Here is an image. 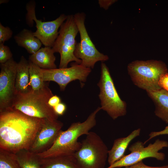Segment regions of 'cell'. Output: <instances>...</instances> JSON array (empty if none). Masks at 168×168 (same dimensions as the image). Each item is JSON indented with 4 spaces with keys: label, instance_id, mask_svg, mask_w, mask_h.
<instances>
[{
    "label": "cell",
    "instance_id": "6da1fadb",
    "mask_svg": "<svg viewBox=\"0 0 168 168\" xmlns=\"http://www.w3.org/2000/svg\"><path fill=\"white\" fill-rule=\"evenodd\" d=\"M43 119L12 109L0 112V148L15 154L29 150Z\"/></svg>",
    "mask_w": 168,
    "mask_h": 168
},
{
    "label": "cell",
    "instance_id": "7a4b0ae2",
    "mask_svg": "<svg viewBox=\"0 0 168 168\" xmlns=\"http://www.w3.org/2000/svg\"><path fill=\"white\" fill-rule=\"evenodd\" d=\"M101 110L98 107L84 121L73 123L65 131H62L52 146L47 151L36 154L41 158L73 155L79 149V137L87 135L96 125V115Z\"/></svg>",
    "mask_w": 168,
    "mask_h": 168
},
{
    "label": "cell",
    "instance_id": "3957f363",
    "mask_svg": "<svg viewBox=\"0 0 168 168\" xmlns=\"http://www.w3.org/2000/svg\"><path fill=\"white\" fill-rule=\"evenodd\" d=\"M53 95L49 84L38 90L31 89L26 93H17L12 109L32 117L57 120L58 115L48 103L49 99Z\"/></svg>",
    "mask_w": 168,
    "mask_h": 168
},
{
    "label": "cell",
    "instance_id": "277c9868",
    "mask_svg": "<svg viewBox=\"0 0 168 168\" xmlns=\"http://www.w3.org/2000/svg\"><path fill=\"white\" fill-rule=\"evenodd\" d=\"M127 70L133 84L146 91L161 89L158 83L160 77L168 71L164 63L155 60L133 61L128 64Z\"/></svg>",
    "mask_w": 168,
    "mask_h": 168
},
{
    "label": "cell",
    "instance_id": "5b68a950",
    "mask_svg": "<svg viewBox=\"0 0 168 168\" xmlns=\"http://www.w3.org/2000/svg\"><path fill=\"white\" fill-rule=\"evenodd\" d=\"M100 67V78L97 84L100 90V107L115 120L126 114V103L119 97L107 66L102 62Z\"/></svg>",
    "mask_w": 168,
    "mask_h": 168
},
{
    "label": "cell",
    "instance_id": "8992f818",
    "mask_svg": "<svg viewBox=\"0 0 168 168\" xmlns=\"http://www.w3.org/2000/svg\"><path fill=\"white\" fill-rule=\"evenodd\" d=\"M73 155L81 168H104L109 150L104 142L96 133L90 131Z\"/></svg>",
    "mask_w": 168,
    "mask_h": 168
},
{
    "label": "cell",
    "instance_id": "52a82bcc",
    "mask_svg": "<svg viewBox=\"0 0 168 168\" xmlns=\"http://www.w3.org/2000/svg\"><path fill=\"white\" fill-rule=\"evenodd\" d=\"M79 32L78 29L72 15H68L66 20L62 24L58 35L52 48L55 53L60 56L59 68H67L69 63L72 61L81 64L80 59L74 55L77 44L76 37Z\"/></svg>",
    "mask_w": 168,
    "mask_h": 168
},
{
    "label": "cell",
    "instance_id": "ba28073f",
    "mask_svg": "<svg viewBox=\"0 0 168 168\" xmlns=\"http://www.w3.org/2000/svg\"><path fill=\"white\" fill-rule=\"evenodd\" d=\"M73 16L80 37V42L77 43L76 46L74 55L81 60V64L82 66L93 69L96 63L107 61L109 57L100 52L91 41L85 26V13L78 12Z\"/></svg>",
    "mask_w": 168,
    "mask_h": 168
},
{
    "label": "cell",
    "instance_id": "9c48e42d",
    "mask_svg": "<svg viewBox=\"0 0 168 168\" xmlns=\"http://www.w3.org/2000/svg\"><path fill=\"white\" fill-rule=\"evenodd\" d=\"M35 2L34 0L29 2L26 6L27 13L26 16L27 24L33 26L34 21L36 24V30L33 32L34 35L39 39L44 47H52L58 34V29L66 20L68 16L61 14L52 21H43L36 17Z\"/></svg>",
    "mask_w": 168,
    "mask_h": 168
},
{
    "label": "cell",
    "instance_id": "30bf717a",
    "mask_svg": "<svg viewBox=\"0 0 168 168\" xmlns=\"http://www.w3.org/2000/svg\"><path fill=\"white\" fill-rule=\"evenodd\" d=\"M141 141H138L128 148L130 153L124 155L120 160L106 168H115L131 166L147 158H153L158 160L163 161L165 154L159 151L164 148L168 147V142L157 139L153 143L145 147Z\"/></svg>",
    "mask_w": 168,
    "mask_h": 168
},
{
    "label": "cell",
    "instance_id": "8fae6325",
    "mask_svg": "<svg viewBox=\"0 0 168 168\" xmlns=\"http://www.w3.org/2000/svg\"><path fill=\"white\" fill-rule=\"evenodd\" d=\"M91 71V69L75 62L69 68L41 69L43 81L45 82H56L59 85L61 91H64L68 84L73 81L78 80L82 84L85 82Z\"/></svg>",
    "mask_w": 168,
    "mask_h": 168
},
{
    "label": "cell",
    "instance_id": "7c38bea8",
    "mask_svg": "<svg viewBox=\"0 0 168 168\" xmlns=\"http://www.w3.org/2000/svg\"><path fill=\"white\" fill-rule=\"evenodd\" d=\"M17 64L13 58L4 63H0V112L12 109L16 94Z\"/></svg>",
    "mask_w": 168,
    "mask_h": 168
},
{
    "label": "cell",
    "instance_id": "4fadbf2b",
    "mask_svg": "<svg viewBox=\"0 0 168 168\" xmlns=\"http://www.w3.org/2000/svg\"><path fill=\"white\" fill-rule=\"evenodd\" d=\"M63 125L57 120L43 119L29 149L35 154L42 153L49 149L53 145Z\"/></svg>",
    "mask_w": 168,
    "mask_h": 168
},
{
    "label": "cell",
    "instance_id": "5bb4252c",
    "mask_svg": "<svg viewBox=\"0 0 168 168\" xmlns=\"http://www.w3.org/2000/svg\"><path fill=\"white\" fill-rule=\"evenodd\" d=\"M141 129L133 130L126 137L115 139L111 148L108 151L107 161L109 166L121 158L130 142L136 137L139 136Z\"/></svg>",
    "mask_w": 168,
    "mask_h": 168
},
{
    "label": "cell",
    "instance_id": "9a60e30c",
    "mask_svg": "<svg viewBox=\"0 0 168 168\" xmlns=\"http://www.w3.org/2000/svg\"><path fill=\"white\" fill-rule=\"evenodd\" d=\"M155 106V115L166 123H168V92L161 89L147 91Z\"/></svg>",
    "mask_w": 168,
    "mask_h": 168
},
{
    "label": "cell",
    "instance_id": "2e32d148",
    "mask_svg": "<svg viewBox=\"0 0 168 168\" xmlns=\"http://www.w3.org/2000/svg\"><path fill=\"white\" fill-rule=\"evenodd\" d=\"M29 62L21 56L17 63L16 77L15 89L16 93H24L30 91Z\"/></svg>",
    "mask_w": 168,
    "mask_h": 168
},
{
    "label": "cell",
    "instance_id": "e0dca14e",
    "mask_svg": "<svg viewBox=\"0 0 168 168\" xmlns=\"http://www.w3.org/2000/svg\"><path fill=\"white\" fill-rule=\"evenodd\" d=\"M51 47H44L41 48L29 57V61L44 69L57 68L55 62L56 57Z\"/></svg>",
    "mask_w": 168,
    "mask_h": 168
},
{
    "label": "cell",
    "instance_id": "ac0fdd59",
    "mask_svg": "<svg viewBox=\"0 0 168 168\" xmlns=\"http://www.w3.org/2000/svg\"><path fill=\"white\" fill-rule=\"evenodd\" d=\"M41 168H81L74 155L40 158Z\"/></svg>",
    "mask_w": 168,
    "mask_h": 168
},
{
    "label": "cell",
    "instance_id": "d6986e66",
    "mask_svg": "<svg viewBox=\"0 0 168 168\" xmlns=\"http://www.w3.org/2000/svg\"><path fill=\"white\" fill-rule=\"evenodd\" d=\"M14 38L19 46L25 48L31 54L39 50L42 45L40 40L34 35L33 32L26 29H23L15 36Z\"/></svg>",
    "mask_w": 168,
    "mask_h": 168
},
{
    "label": "cell",
    "instance_id": "ffe728a7",
    "mask_svg": "<svg viewBox=\"0 0 168 168\" xmlns=\"http://www.w3.org/2000/svg\"><path fill=\"white\" fill-rule=\"evenodd\" d=\"M21 168H41L40 158L28 150H22L15 153Z\"/></svg>",
    "mask_w": 168,
    "mask_h": 168
},
{
    "label": "cell",
    "instance_id": "44dd1931",
    "mask_svg": "<svg viewBox=\"0 0 168 168\" xmlns=\"http://www.w3.org/2000/svg\"><path fill=\"white\" fill-rule=\"evenodd\" d=\"M29 62L30 85L32 90H40L49 84V82L43 81L41 73V68L33 63Z\"/></svg>",
    "mask_w": 168,
    "mask_h": 168
},
{
    "label": "cell",
    "instance_id": "7402d4cb",
    "mask_svg": "<svg viewBox=\"0 0 168 168\" xmlns=\"http://www.w3.org/2000/svg\"><path fill=\"white\" fill-rule=\"evenodd\" d=\"M0 168H21L16 154L0 148Z\"/></svg>",
    "mask_w": 168,
    "mask_h": 168
},
{
    "label": "cell",
    "instance_id": "603a6c76",
    "mask_svg": "<svg viewBox=\"0 0 168 168\" xmlns=\"http://www.w3.org/2000/svg\"><path fill=\"white\" fill-rule=\"evenodd\" d=\"M12 58V54L9 47L0 44V63H4Z\"/></svg>",
    "mask_w": 168,
    "mask_h": 168
},
{
    "label": "cell",
    "instance_id": "cb8c5ba5",
    "mask_svg": "<svg viewBox=\"0 0 168 168\" xmlns=\"http://www.w3.org/2000/svg\"><path fill=\"white\" fill-rule=\"evenodd\" d=\"M13 32L8 26H4L0 23V44H4L12 37Z\"/></svg>",
    "mask_w": 168,
    "mask_h": 168
},
{
    "label": "cell",
    "instance_id": "d4e9b609",
    "mask_svg": "<svg viewBox=\"0 0 168 168\" xmlns=\"http://www.w3.org/2000/svg\"><path fill=\"white\" fill-rule=\"evenodd\" d=\"M159 85L160 87L168 92V73L162 75L160 77Z\"/></svg>",
    "mask_w": 168,
    "mask_h": 168
},
{
    "label": "cell",
    "instance_id": "484cf974",
    "mask_svg": "<svg viewBox=\"0 0 168 168\" xmlns=\"http://www.w3.org/2000/svg\"><path fill=\"white\" fill-rule=\"evenodd\" d=\"M167 124H168L166 126L163 130L159 131L151 132L149 135V138L148 139L144 142V144H145L150 140L158 136L163 135H168V123Z\"/></svg>",
    "mask_w": 168,
    "mask_h": 168
},
{
    "label": "cell",
    "instance_id": "4316f807",
    "mask_svg": "<svg viewBox=\"0 0 168 168\" xmlns=\"http://www.w3.org/2000/svg\"><path fill=\"white\" fill-rule=\"evenodd\" d=\"M122 168H168V165L161 166H150L146 165L142 161L131 166Z\"/></svg>",
    "mask_w": 168,
    "mask_h": 168
},
{
    "label": "cell",
    "instance_id": "83f0119b",
    "mask_svg": "<svg viewBox=\"0 0 168 168\" xmlns=\"http://www.w3.org/2000/svg\"><path fill=\"white\" fill-rule=\"evenodd\" d=\"M53 108L55 113L59 116L63 114L67 107L64 103L61 102Z\"/></svg>",
    "mask_w": 168,
    "mask_h": 168
},
{
    "label": "cell",
    "instance_id": "f1b7e54d",
    "mask_svg": "<svg viewBox=\"0 0 168 168\" xmlns=\"http://www.w3.org/2000/svg\"><path fill=\"white\" fill-rule=\"evenodd\" d=\"M116 0H99L98 4L100 7L106 10L112 4L116 2Z\"/></svg>",
    "mask_w": 168,
    "mask_h": 168
},
{
    "label": "cell",
    "instance_id": "f546056e",
    "mask_svg": "<svg viewBox=\"0 0 168 168\" xmlns=\"http://www.w3.org/2000/svg\"><path fill=\"white\" fill-rule=\"evenodd\" d=\"M60 98L56 95H53L49 99L48 103L51 107L53 108L61 103Z\"/></svg>",
    "mask_w": 168,
    "mask_h": 168
},
{
    "label": "cell",
    "instance_id": "4dcf8cb0",
    "mask_svg": "<svg viewBox=\"0 0 168 168\" xmlns=\"http://www.w3.org/2000/svg\"><path fill=\"white\" fill-rule=\"evenodd\" d=\"M9 2V0H1L0 1V4H1L2 3H6Z\"/></svg>",
    "mask_w": 168,
    "mask_h": 168
},
{
    "label": "cell",
    "instance_id": "1f68e13d",
    "mask_svg": "<svg viewBox=\"0 0 168 168\" xmlns=\"http://www.w3.org/2000/svg\"><path fill=\"white\" fill-rule=\"evenodd\" d=\"M122 168L121 167H117V168Z\"/></svg>",
    "mask_w": 168,
    "mask_h": 168
}]
</instances>
